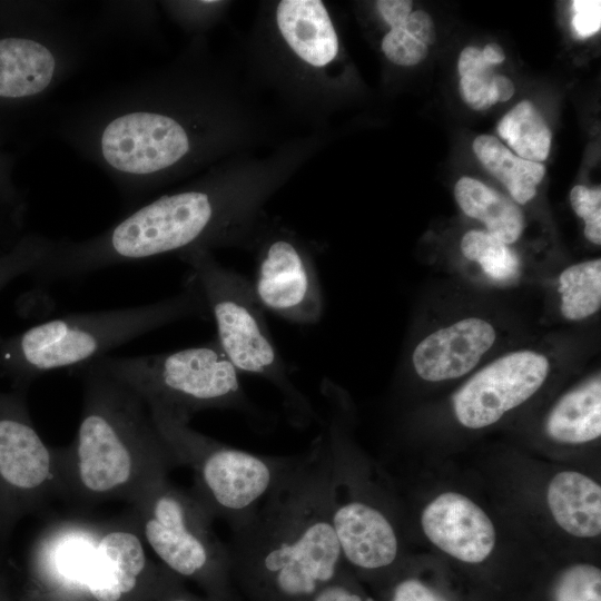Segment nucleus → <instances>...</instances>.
Listing matches in <instances>:
<instances>
[{
  "instance_id": "9b49d317",
  "label": "nucleus",
  "mask_w": 601,
  "mask_h": 601,
  "mask_svg": "<svg viewBox=\"0 0 601 601\" xmlns=\"http://www.w3.org/2000/svg\"><path fill=\"white\" fill-rule=\"evenodd\" d=\"M252 284L265 311L298 325L321 321L324 297L318 272L292 242L277 239L266 247Z\"/></svg>"
},
{
  "instance_id": "f3484780",
  "label": "nucleus",
  "mask_w": 601,
  "mask_h": 601,
  "mask_svg": "<svg viewBox=\"0 0 601 601\" xmlns=\"http://www.w3.org/2000/svg\"><path fill=\"white\" fill-rule=\"evenodd\" d=\"M455 199L465 215L484 223L487 233L506 245L513 244L524 228L520 208L482 181L462 177L454 188Z\"/></svg>"
},
{
  "instance_id": "c756f323",
  "label": "nucleus",
  "mask_w": 601,
  "mask_h": 601,
  "mask_svg": "<svg viewBox=\"0 0 601 601\" xmlns=\"http://www.w3.org/2000/svg\"><path fill=\"white\" fill-rule=\"evenodd\" d=\"M391 601H446L432 589L416 579H406L397 583Z\"/></svg>"
},
{
  "instance_id": "2eb2a0df",
  "label": "nucleus",
  "mask_w": 601,
  "mask_h": 601,
  "mask_svg": "<svg viewBox=\"0 0 601 601\" xmlns=\"http://www.w3.org/2000/svg\"><path fill=\"white\" fill-rule=\"evenodd\" d=\"M548 504L556 523L579 538L601 532V487L575 471L558 473L548 487Z\"/></svg>"
},
{
  "instance_id": "72a5a7b5",
  "label": "nucleus",
  "mask_w": 601,
  "mask_h": 601,
  "mask_svg": "<svg viewBox=\"0 0 601 601\" xmlns=\"http://www.w3.org/2000/svg\"><path fill=\"white\" fill-rule=\"evenodd\" d=\"M482 55L487 63L495 66L505 59L503 49L497 43H489L482 50Z\"/></svg>"
},
{
  "instance_id": "2f4dec72",
  "label": "nucleus",
  "mask_w": 601,
  "mask_h": 601,
  "mask_svg": "<svg viewBox=\"0 0 601 601\" xmlns=\"http://www.w3.org/2000/svg\"><path fill=\"white\" fill-rule=\"evenodd\" d=\"M376 7L391 28H398L412 12L413 3L408 0H380Z\"/></svg>"
},
{
  "instance_id": "cd10ccee",
  "label": "nucleus",
  "mask_w": 601,
  "mask_h": 601,
  "mask_svg": "<svg viewBox=\"0 0 601 601\" xmlns=\"http://www.w3.org/2000/svg\"><path fill=\"white\" fill-rule=\"evenodd\" d=\"M573 9L572 24L580 37L587 38L600 30L601 1L577 0L573 1Z\"/></svg>"
},
{
  "instance_id": "7ed1b4c3",
  "label": "nucleus",
  "mask_w": 601,
  "mask_h": 601,
  "mask_svg": "<svg viewBox=\"0 0 601 601\" xmlns=\"http://www.w3.org/2000/svg\"><path fill=\"white\" fill-rule=\"evenodd\" d=\"M209 312L190 275L183 288L164 299L137 306L73 313L39 323L10 336L0 335V375L12 388L28 391L39 377L80 373L140 336Z\"/></svg>"
},
{
  "instance_id": "20e7f679",
  "label": "nucleus",
  "mask_w": 601,
  "mask_h": 601,
  "mask_svg": "<svg viewBox=\"0 0 601 601\" xmlns=\"http://www.w3.org/2000/svg\"><path fill=\"white\" fill-rule=\"evenodd\" d=\"M129 512L114 519L81 514L48 523L29 550L36 584L61 597L122 601L145 581L178 577L149 556Z\"/></svg>"
},
{
  "instance_id": "a878e982",
  "label": "nucleus",
  "mask_w": 601,
  "mask_h": 601,
  "mask_svg": "<svg viewBox=\"0 0 601 601\" xmlns=\"http://www.w3.org/2000/svg\"><path fill=\"white\" fill-rule=\"evenodd\" d=\"M574 213L584 220V235L595 245L601 244V190L577 185L570 193Z\"/></svg>"
},
{
  "instance_id": "f03ea898",
  "label": "nucleus",
  "mask_w": 601,
  "mask_h": 601,
  "mask_svg": "<svg viewBox=\"0 0 601 601\" xmlns=\"http://www.w3.org/2000/svg\"><path fill=\"white\" fill-rule=\"evenodd\" d=\"M80 421L69 445L56 447L61 497L91 506L135 502L175 467L148 406L95 365L80 373Z\"/></svg>"
},
{
  "instance_id": "aec40b11",
  "label": "nucleus",
  "mask_w": 601,
  "mask_h": 601,
  "mask_svg": "<svg viewBox=\"0 0 601 601\" xmlns=\"http://www.w3.org/2000/svg\"><path fill=\"white\" fill-rule=\"evenodd\" d=\"M561 313L570 321H581L595 314L601 306L600 258L578 263L559 276Z\"/></svg>"
},
{
  "instance_id": "7c9ffc66",
  "label": "nucleus",
  "mask_w": 601,
  "mask_h": 601,
  "mask_svg": "<svg viewBox=\"0 0 601 601\" xmlns=\"http://www.w3.org/2000/svg\"><path fill=\"white\" fill-rule=\"evenodd\" d=\"M402 28L426 47L435 42L434 22L431 16L423 10L411 12Z\"/></svg>"
},
{
  "instance_id": "f8f14e48",
  "label": "nucleus",
  "mask_w": 601,
  "mask_h": 601,
  "mask_svg": "<svg viewBox=\"0 0 601 601\" xmlns=\"http://www.w3.org/2000/svg\"><path fill=\"white\" fill-rule=\"evenodd\" d=\"M425 535L445 553L467 563L485 560L495 544V529L485 512L469 497L446 492L423 511Z\"/></svg>"
},
{
  "instance_id": "c85d7f7f",
  "label": "nucleus",
  "mask_w": 601,
  "mask_h": 601,
  "mask_svg": "<svg viewBox=\"0 0 601 601\" xmlns=\"http://www.w3.org/2000/svg\"><path fill=\"white\" fill-rule=\"evenodd\" d=\"M313 601H375L361 594L347 581L344 570L327 585H325Z\"/></svg>"
},
{
  "instance_id": "423d86ee",
  "label": "nucleus",
  "mask_w": 601,
  "mask_h": 601,
  "mask_svg": "<svg viewBox=\"0 0 601 601\" xmlns=\"http://www.w3.org/2000/svg\"><path fill=\"white\" fill-rule=\"evenodd\" d=\"M175 466L194 475L191 493L231 531L247 522L273 489L292 456L263 455L205 435L165 408L148 407Z\"/></svg>"
},
{
  "instance_id": "a211bd4d",
  "label": "nucleus",
  "mask_w": 601,
  "mask_h": 601,
  "mask_svg": "<svg viewBox=\"0 0 601 601\" xmlns=\"http://www.w3.org/2000/svg\"><path fill=\"white\" fill-rule=\"evenodd\" d=\"M473 150L481 164L508 189L519 204L530 201L545 174L541 162L513 155L497 138L481 135L473 141Z\"/></svg>"
},
{
  "instance_id": "393cba45",
  "label": "nucleus",
  "mask_w": 601,
  "mask_h": 601,
  "mask_svg": "<svg viewBox=\"0 0 601 601\" xmlns=\"http://www.w3.org/2000/svg\"><path fill=\"white\" fill-rule=\"evenodd\" d=\"M149 7L148 2L142 1L104 2L100 7L97 30L140 35Z\"/></svg>"
},
{
  "instance_id": "473e14b6",
  "label": "nucleus",
  "mask_w": 601,
  "mask_h": 601,
  "mask_svg": "<svg viewBox=\"0 0 601 601\" xmlns=\"http://www.w3.org/2000/svg\"><path fill=\"white\" fill-rule=\"evenodd\" d=\"M492 86L496 95L497 102L508 101L514 93V85L508 77L503 75H494Z\"/></svg>"
},
{
  "instance_id": "b1692460",
  "label": "nucleus",
  "mask_w": 601,
  "mask_h": 601,
  "mask_svg": "<svg viewBox=\"0 0 601 601\" xmlns=\"http://www.w3.org/2000/svg\"><path fill=\"white\" fill-rule=\"evenodd\" d=\"M555 601H601V571L591 564L566 569L556 582Z\"/></svg>"
},
{
  "instance_id": "5701e85b",
  "label": "nucleus",
  "mask_w": 601,
  "mask_h": 601,
  "mask_svg": "<svg viewBox=\"0 0 601 601\" xmlns=\"http://www.w3.org/2000/svg\"><path fill=\"white\" fill-rule=\"evenodd\" d=\"M52 239L29 235L0 255V292L14 279L31 275L48 255Z\"/></svg>"
},
{
  "instance_id": "6ab92c4d",
  "label": "nucleus",
  "mask_w": 601,
  "mask_h": 601,
  "mask_svg": "<svg viewBox=\"0 0 601 601\" xmlns=\"http://www.w3.org/2000/svg\"><path fill=\"white\" fill-rule=\"evenodd\" d=\"M497 132L523 159L540 162L549 156L551 131L529 100L519 102L501 119Z\"/></svg>"
},
{
  "instance_id": "0eeeda50",
  "label": "nucleus",
  "mask_w": 601,
  "mask_h": 601,
  "mask_svg": "<svg viewBox=\"0 0 601 601\" xmlns=\"http://www.w3.org/2000/svg\"><path fill=\"white\" fill-rule=\"evenodd\" d=\"M92 365L135 392L148 407L165 408L187 421L208 410L257 416L240 374L216 338L173 352L126 357L108 355Z\"/></svg>"
},
{
  "instance_id": "f704fd0d",
  "label": "nucleus",
  "mask_w": 601,
  "mask_h": 601,
  "mask_svg": "<svg viewBox=\"0 0 601 601\" xmlns=\"http://www.w3.org/2000/svg\"><path fill=\"white\" fill-rule=\"evenodd\" d=\"M162 597L164 598L161 599V601H203V600L195 599L191 595H186V594H183V593H176L174 591L170 592V593H165ZM209 601H219V600L210 598Z\"/></svg>"
},
{
  "instance_id": "6e6552de",
  "label": "nucleus",
  "mask_w": 601,
  "mask_h": 601,
  "mask_svg": "<svg viewBox=\"0 0 601 601\" xmlns=\"http://www.w3.org/2000/svg\"><path fill=\"white\" fill-rule=\"evenodd\" d=\"M129 514L146 543L167 570L199 582L209 597L233 601L227 544L213 528L214 518L190 492L158 480L135 502Z\"/></svg>"
},
{
  "instance_id": "9d476101",
  "label": "nucleus",
  "mask_w": 601,
  "mask_h": 601,
  "mask_svg": "<svg viewBox=\"0 0 601 601\" xmlns=\"http://www.w3.org/2000/svg\"><path fill=\"white\" fill-rule=\"evenodd\" d=\"M549 372V359L538 352L506 354L475 373L456 392L455 416L469 428L492 425L534 395Z\"/></svg>"
},
{
  "instance_id": "bb28decb",
  "label": "nucleus",
  "mask_w": 601,
  "mask_h": 601,
  "mask_svg": "<svg viewBox=\"0 0 601 601\" xmlns=\"http://www.w3.org/2000/svg\"><path fill=\"white\" fill-rule=\"evenodd\" d=\"M382 50L390 61L398 66H414L423 61L427 47L402 27L391 28L382 40Z\"/></svg>"
},
{
  "instance_id": "f257e3e1",
  "label": "nucleus",
  "mask_w": 601,
  "mask_h": 601,
  "mask_svg": "<svg viewBox=\"0 0 601 601\" xmlns=\"http://www.w3.org/2000/svg\"><path fill=\"white\" fill-rule=\"evenodd\" d=\"M233 583L249 601H313L343 569L332 520V459L324 433L292 455L227 544Z\"/></svg>"
},
{
  "instance_id": "39448f33",
  "label": "nucleus",
  "mask_w": 601,
  "mask_h": 601,
  "mask_svg": "<svg viewBox=\"0 0 601 601\" xmlns=\"http://www.w3.org/2000/svg\"><path fill=\"white\" fill-rule=\"evenodd\" d=\"M181 259L190 267L215 322L216 341L237 372L272 384L296 424L305 425L317 418L275 345L252 282L221 266L208 250H191L181 255Z\"/></svg>"
},
{
  "instance_id": "4468645a",
  "label": "nucleus",
  "mask_w": 601,
  "mask_h": 601,
  "mask_svg": "<svg viewBox=\"0 0 601 601\" xmlns=\"http://www.w3.org/2000/svg\"><path fill=\"white\" fill-rule=\"evenodd\" d=\"M276 20L286 42L306 62L323 67L336 57L337 36L322 1H280Z\"/></svg>"
},
{
  "instance_id": "4be33fe9",
  "label": "nucleus",
  "mask_w": 601,
  "mask_h": 601,
  "mask_svg": "<svg viewBox=\"0 0 601 601\" xmlns=\"http://www.w3.org/2000/svg\"><path fill=\"white\" fill-rule=\"evenodd\" d=\"M460 93L466 105L475 110L490 107V91L493 79V66L487 63L482 50L466 47L461 51L457 62Z\"/></svg>"
},
{
  "instance_id": "1a4fd4ad",
  "label": "nucleus",
  "mask_w": 601,
  "mask_h": 601,
  "mask_svg": "<svg viewBox=\"0 0 601 601\" xmlns=\"http://www.w3.org/2000/svg\"><path fill=\"white\" fill-rule=\"evenodd\" d=\"M58 497L57 451L38 432L27 392L0 391V544L21 520Z\"/></svg>"
},
{
  "instance_id": "412c9836",
  "label": "nucleus",
  "mask_w": 601,
  "mask_h": 601,
  "mask_svg": "<svg viewBox=\"0 0 601 601\" xmlns=\"http://www.w3.org/2000/svg\"><path fill=\"white\" fill-rule=\"evenodd\" d=\"M463 255L477 263L485 275L496 282L513 279L519 273L515 253L502 240L483 230H470L461 240Z\"/></svg>"
},
{
  "instance_id": "ddd939ff",
  "label": "nucleus",
  "mask_w": 601,
  "mask_h": 601,
  "mask_svg": "<svg viewBox=\"0 0 601 601\" xmlns=\"http://www.w3.org/2000/svg\"><path fill=\"white\" fill-rule=\"evenodd\" d=\"M495 339V328L487 321L463 318L420 341L412 353V366L424 381L459 378L476 366Z\"/></svg>"
},
{
  "instance_id": "dca6fc26",
  "label": "nucleus",
  "mask_w": 601,
  "mask_h": 601,
  "mask_svg": "<svg viewBox=\"0 0 601 601\" xmlns=\"http://www.w3.org/2000/svg\"><path fill=\"white\" fill-rule=\"evenodd\" d=\"M551 439L580 444L601 435L600 376L563 395L551 410L545 425Z\"/></svg>"
}]
</instances>
